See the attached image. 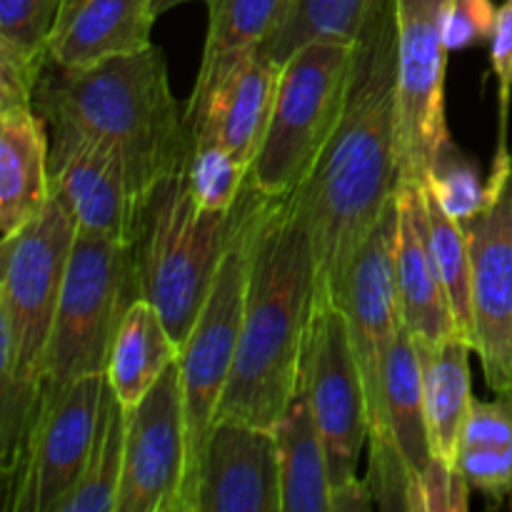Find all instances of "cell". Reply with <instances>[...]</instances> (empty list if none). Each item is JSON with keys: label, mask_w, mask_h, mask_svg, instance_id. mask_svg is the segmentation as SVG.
Masks as SVG:
<instances>
[{"label": "cell", "mask_w": 512, "mask_h": 512, "mask_svg": "<svg viewBox=\"0 0 512 512\" xmlns=\"http://www.w3.org/2000/svg\"><path fill=\"white\" fill-rule=\"evenodd\" d=\"M395 205H398L395 280H398L403 325L418 345H438L460 338L453 305L430 248L423 185H398Z\"/></svg>", "instance_id": "cell-19"}, {"label": "cell", "mask_w": 512, "mask_h": 512, "mask_svg": "<svg viewBox=\"0 0 512 512\" xmlns=\"http://www.w3.org/2000/svg\"><path fill=\"white\" fill-rule=\"evenodd\" d=\"M425 183L433 188L443 208L453 215L455 220L465 223L473 215L483 210L485 198H488V183H480L473 165L458 158L455 148H450L435 165L433 175Z\"/></svg>", "instance_id": "cell-32"}, {"label": "cell", "mask_w": 512, "mask_h": 512, "mask_svg": "<svg viewBox=\"0 0 512 512\" xmlns=\"http://www.w3.org/2000/svg\"><path fill=\"white\" fill-rule=\"evenodd\" d=\"M330 465V495L358 478L368 440V400L350 343L348 320L333 300L313 303L300 370Z\"/></svg>", "instance_id": "cell-11"}, {"label": "cell", "mask_w": 512, "mask_h": 512, "mask_svg": "<svg viewBox=\"0 0 512 512\" xmlns=\"http://www.w3.org/2000/svg\"><path fill=\"white\" fill-rule=\"evenodd\" d=\"M50 180L80 233L123 245L138 243L148 200L113 150L70 130H50Z\"/></svg>", "instance_id": "cell-15"}, {"label": "cell", "mask_w": 512, "mask_h": 512, "mask_svg": "<svg viewBox=\"0 0 512 512\" xmlns=\"http://www.w3.org/2000/svg\"><path fill=\"white\" fill-rule=\"evenodd\" d=\"M395 233L398 205H390L348 268L338 305L348 320L350 343L358 360L365 400H368L370 488L380 510H408L410 488L403 460L390 433L388 360L403 328L395 280Z\"/></svg>", "instance_id": "cell-4"}, {"label": "cell", "mask_w": 512, "mask_h": 512, "mask_svg": "<svg viewBox=\"0 0 512 512\" xmlns=\"http://www.w3.org/2000/svg\"><path fill=\"white\" fill-rule=\"evenodd\" d=\"M395 60V0H375L355 40L338 125L313 173L293 193L313 245L315 303H338L355 253L398 193Z\"/></svg>", "instance_id": "cell-1"}, {"label": "cell", "mask_w": 512, "mask_h": 512, "mask_svg": "<svg viewBox=\"0 0 512 512\" xmlns=\"http://www.w3.org/2000/svg\"><path fill=\"white\" fill-rule=\"evenodd\" d=\"M273 433L280 453L283 512H330L328 453L303 378Z\"/></svg>", "instance_id": "cell-23"}, {"label": "cell", "mask_w": 512, "mask_h": 512, "mask_svg": "<svg viewBox=\"0 0 512 512\" xmlns=\"http://www.w3.org/2000/svg\"><path fill=\"white\" fill-rule=\"evenodd\" d=\"M353 48L318 40L285 60L265 140L250 165V188L288 198L308 180L343 113Z\"/></svg>", "instance_id": "cell-8"}, {"label": "cell", "mask_w": 512, "mask_h": 512, "mask_svg": "<svg viewBox=\"0 0 512 512\" xmlns=\"http://www.w3.org/2000/svg\"><path fill=\"white\" fill-rule=\"evenodd\" d=\"M250 168L225 145L195 140L188 160V188L195 205L208 213H228L238 205Z\"/></svg>", "instance_id": "cell-31"}, {"label": "cell", "mask_w": 512, "mask_h": 512, "mask_svg": "<svg viewBox=\"0 0 512 512\" xmlns=\"http://www.w3.org/2000/svg\"><path fill=\"white\" fill-rule=\"evenodd\" d=\"M425 205H428L430 248L435 265L448 290L453 305L458 333L475 350V310H473V263H470V243L465 225L455 220L428 183H423Z\"/></svg>", "instance_id": "cell-30"}, {"label": "cell", "mask_w": 512, "mask_h": 512, "mask_svg": "<svg viewBox=\"0 0 512 512\" xmlns=\"http://www.w3.org/2000/svg\"><path fill=\"white\" fill-rule=\"evenodd\" d=\"M263 200V193L245 185L238 200V218H235L228 250L220 260L203 310L180 348L178 365L180 385H183L185 430H188V463H185L183 493H180V512H185V505H188L205 440L218 418L220 400L233 373L245 295H248L250 263H253L255 228H258Z\"/></svg>", "instance_id": "cell-6"}, {"label": "cell", "mask_w": 512, "mask_h": 512, "mask_svg": "<svg viewBox=\"0 0 512 512\" xmlns=\"http://www.w3.org/2000/svg\"><path fill=\"white\" fill-rule=\"evenodd\" d=\"M35 108L50 130H70L113 150L145 200L160 180L188 168L193 135L155 45L85 70H45Z\"/></svg>", "instance_id": "cell-3"}, {"label": "cell", "mask_w": 512, "mask_h": 512, "mask_svg": "<svg viewBox=\"0 0 512 512\" xmlns=\"http://www.w3.org/2000/svg\"><path fill=\"white\" fill-rule=\"evenodd\" d=\"M458 470L470 490L493 500L512 493V390L473 400L458 445Z\"/></svg>", "instance_id": "cell-26"}, {"label": "cell", "mask_w": 512, "mask_h": 512, "mask_svg": "<svg viewBox=\"0 0 512 512\" xmlns=\"http://www.w3.org/2000/svg\"><path fill=\"white\" fill-rule=\"evenodd\" d=\"M388 415L410 488V512L465 510L468 480L435 460L423 405L420 355L410 330L400 328L388 360Z\"/></svg>", "instance_id": "cell-18"}, {"label": "cell", "mask_w": 512, "mask_h": 512, "mask_svg": "<svg viewBox=\"0 0 512 512\" xmlns=\"http://www.w3.org/2000/svg\"><path fill=\"white\" fill-rule=\"evenodd\" d=\"M490 60L498 78V153H508V125L512 103V0L498 8L493 38H490Z\"/></svg>", "instance_id": "cell-33"}, {"label": "cell", "mask_w": 512, "mask_h": 512, "mask_svg": "<svg viewBox=\"0 0 512 512\" xmlns=\"http://www.w3.org/2000/svg\"><path fill=\"white\" fill-rule=\"evenodd\" d=\"M53 198L48 123L33 105L0 110V233H18Z\"/></svg>", "instance_id": "cell-21"}, {"label": "cell", "mask_w": 512, "mask_h": 512, "mask_svg": "<svg viewBox=\"0 0 512 512\" xmlns=\"http://www.w3.org/2000/svg\"><path fill=\"white\" fill-rule=\"evenodd\" d=\"M470 353L475 350L460 338L438 345H418L430 448L435 460L453 473H460V435L475 400L470 388Z\"/></svg>", "instance_id": "cell-22"}, {"label": "cell", "mask_w": 512, "mask_h": 512, "mask_svg": "<svg viewBox=\"0 0 512 512\" xmlns=\"http://www.w3.org/2000/svg\"><path fill=\"white\" fill-rule=\"evenodd\" d=\"M75 238L78 223L55 193L25 228L3 238L0 365L40 385Z\"/></svg>", "instance_id": "cell-9"}, {"label": "cell", "mask_w": 512, "mask_h": 512, "mask_svg": "<svg viewBox=\"0 0 512 512\" xmlns=\"http://www.w3.org/2000/svg\"><path fill=\"white\" fill-rule=\"evenodd\" d=\"M180 358V345L170 335L163 315L140 298L125 313L110 345L105 378L125 408H135L160 375Z\"/></svg>", "instance_id": "cell-24"}, {"label": "cell", "mask_w": 512, "mask_h": 512, "mask_svg": "<svg viewBox=\"0 0 512 512\" xmlns=\"http://www.w3.org/2000/svg\"><path fill=\"white\" fill-rule=\"evenodd\" d=\"M473 263L475 353L495 395L512 390V153H495L483 210L465 220Z\"/></svg>", "instance_id": "cell-12"}, {"label": "cell", "mask_w": 512, "mask_h": 512, "mask_svg": "<svg viewBox=\"0 0 512 512\" xmlns=\"http://www.w3.org/2000/svg\"><path fill=\"white\" fill-rule=\"evenodd\" d=\"M150 3H153L155 18H158V15L168 13V10L178 8V5H183V3H198V0H150ZM200 3H208V0H200Z\"/></svg>", "instance_id": "cell-35"}, {"label": "cell", "mask_w": 512, "mask_h": 512, "mask_svg": "<svg viewBox=\"0 0 512 512\" xmlns=\"http://www.w3.org/2000/svg\"><path fill=\"white\" fill-rule=\"evenodd\" d=\"M373 5L375 0H293L278 33L260 50L283 65L290 55L318 40L353 45Z\"/></svg>", "instance_id": "cell-29"}, {"label": "cell", "mask_w": 512, "mask_h": 512, "mask_svg": "<svg viewBox=\"0 0 512 512\" xmlns=\"http://www.w3.org/2000/svg\"><path fill=\"white\" fill-rule=\"evenodd\" d=\"M235 218L238 205L228 213H208L195 205L188 168L160 180L145 203L143 233L135 243L140 290L163 315L180 348L203 310Z\"/></svg>", "instance_id": "cell-5"}, {"label": "cell", "mask_w": 512, "mask_h": 512, "mask_svg": "<svg viewBox=\"0 0 512 512\" xmlns=\"http://www.w3.org/2000/svg\"><path fill=\"white\" fill-rule=\"evenodd\" d=\"M140 298L135 245L78 230L45 353L40 405L53 403L85 375L105 373L115 333L130 305Z\"/></svg>", "instance_id": "cell-7"}, {"label": "cell", "mask_w": 512, "mask_h": 512, "mask_svg": "<svg viewBox=\"0 0 512 512\" xmlns=\"http://www.w3.org/2000/svg\"><path fill=\"white\" fill-rule=\"evenodd\" d=\"M495 23H498V8L493 0H453L445 18V45L453 53L490 40Z\"/></svg>", "instance_id": "cell-34"}, {"label": "cell", "mask_w": 512, "mask_h": 512, "mask_svg": "<svg viewBox=\"0 0 512 512\" xmlns=\"http://www.w3.org/2000/svg\"><path fill=\"white\" fill-rule=\"evenodd\" d=\"M280 70L260 48L225 60L205 80H195L185 105V123L195 140L225 145L250 168L265 140Z\"/></svg>", "instance_id": "cell-16"}, {"label": "cell", "mask_w": 512, "mask_h": 512, "mask_svg": "<svg viewBox=\"0 0 512 512\" xmlns=\"http://www.w3.org/2000/svg\"><path fill=\"white\" fill-rule=\"evenodd\" d=\"M453 0H395L398 18V173L423 185L453 148L445 120V18Z\"/></svg>", "instance_id": "cell-10"}, {"label": "cell", "mask_w": 512, "mask_h": 512, "mask_svg": "<svg viewBox=\"0 0 512 512\" xmlns=\"http://www.w3.org/2000/svg\"><path fill=\"white\" fill-rule=\"evenodd\" d=\"M315 258L293 195L268 198L255 228L238 353L218 418L275 428L300 385Z\"/></svg>", "instance_id": "cell-2"}, {"label": "cell", "mask_w": 512, "mask_h": 512, "mask_svg": "<svg viewBox=\"0 0 512 512\" xmlns=\"http://www.w3.org/2000/svg\"><path fill=\"white\" fill-rule=\"evenodd\" d=\"M125 433H128V408L105 383L88 463L80 475V483L75 485L60 512H115L120 480H123Z\"/></svg>", "instance_id": "cell-27"}, {"label": "cell", "mask_w": 512, "mask_h": 512, "mask_svg": "<svg viewBox=\"0 0 512 512\" xmlns=\"http://www.w3.org/2000/svg\"><path fill=\"white\" fill-rule=\"evenodd\" d=\"M188 430L175 360L150 393L128 410L123 480L115 512H180Z\"/></svg>", "instance_id": "cell-14"}, {"label": "cell", "mask_w": 512, "mask_h": 512, "mask_svg": "<svg viewBox=\"0 0 512 512\" xmlns=\"http://www.w3.org/2000/svg\"><path fill=\"white\" fill-rule=\"evenodd\" d=\"M105 383V373L85 375L53 403L40 405L20 468L5 493V510L60 512L88 463Z\"/></svg>", "instance_id": "cell-13"}, {"label": "cell", "mask_w": 512, "mask_h": 512, "mask_svg": "<svg viewBox=\"0 0 512 512\" xmlns=\"http://www.w3.org/2000/svg\"><path fill=\"white\" fill-rule=\"evenodd\" d=\"M290 3L293 0H208V38L195 80H205L225 60L268 43L283 25Z\"/></svg>", "instance_id": "cell-28"}, {"label": "cell", "mask_w": 512, "mask_h": 512, "mask_svg": "<svg viewBox=\"0 0 512 512\" xmlns=\"http://www.w3.org/2000/svg\"><path fill=\"white\" fill-rule=\"evenodd\" d=\"M63 0H0V110L33 105Z\"/></svg>", "instance_id": "cell-25"}, {"label": "cell", "mask_w": 512, "mask_h": 512, "mask_svg": "<svg viewBox=\"0 0 512 512\" xmlns=\"http://www.w3.org/2000/svg\"><path fill=\"white\" fill-rule=\"evenodd\" d=\"M150 0H63L48 38V58L60 70H85L150 43Z\"/></svg>", "instance_id": "cell-20"}, {"label": "cell", "mask_w": 512, "mask_h": 512, "mask_svg": "<svg viewBox=\"0 0 512 512\" xmlns=\"http://www.w3.org/2000/svg\"><path fill=\"white\" fill-rule=\"evenodd\" d=\"M185 512H283L280 453L273 430L215 418Z\"/></svg>", "instance_id": "cell-17"}]
</instances>
